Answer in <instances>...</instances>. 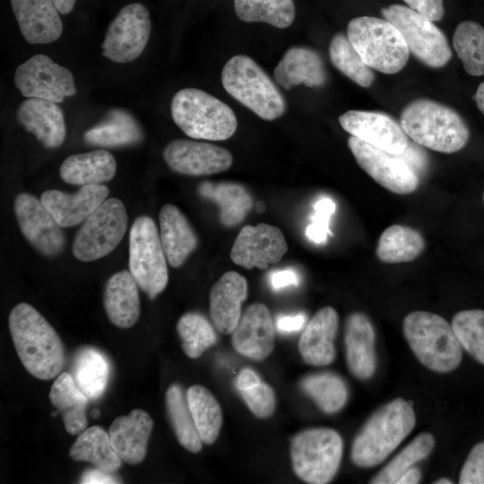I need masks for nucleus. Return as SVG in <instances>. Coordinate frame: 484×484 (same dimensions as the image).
<instances>
[{
    "label": "nucleus",
    "instance_id": "49530a36",
    "mask_svg": "<svg viewBox=\"0 0 484 484\" xmlns=\"http://www.w3.org/2000/svg\"><path fill=\"white\" fill-rule=\"evenodd\" d=\"M336 209L335 203L329 197H321L314 203L312 222L306 229L307 238L315 243H324L332 236L329 229L331 216Z\"/></svg>",
    "mask_w": 484,
    "mask_h": 484
},
{
    "label": "nucleus",
    "instance_id": "412c9836",
    "mask_svg": "<svg viewBox=\"0 0 484 484\" xmlns=\"http://www.w3.org/2000/svg\"><path fill=\"white\" fill-rule=\"evenodd\" d=\"M375 329L368 316L362 312L350 314L345 322V357L349 371L357 379L367 380L375 374Z\"/></svg>",
    "mask_w": 484,
    "mask_h": 484
},
{
    "label": "nucleus",
    "instance_id": "c9c22d12",
    "mask_svg": "<svg viewBox=\"0 0 484 484\" xmlns=\"http://www.w3.org/2000/svg\"><path fill=\"white\" fill-rule=\"evenodd\" d=\"M186 399L194 422L203 444H213L220 432L223 415L214 395L201 385H191Z\"/></svg>",
    "mask_w": 484,
    "mask_h": 484
},
{
    "label": "nucleus",
    "instance_id": "6e6552de",
    "mask_svg": "<svg viewBox=\"0 0 484 484\" xmlns=\"http://www.w3.org/2000/svg\"><path fill=\"white\" fill-rule=\"evenodd\" d=\"M342 454V437L330 428L302 430L292 437L290 445L293 471L309 484L329 483L340 468Z\"/></svg>",
    "mask_w": 484,
    "mask_h": 484
},
{
    "label": "nucleus",
    "instance_id": "2f4dec72",
    "mask_svg": "<svg viewBox=\"0 0 484 484\" xmlns=\"http://www.w3.org/2000/svg\"><path fill=\"white\" fill-rule=\"evenodd\" d=\"M87 144L102 147L131 145L143 140V132L137 121L127 111L115 108L105 119L84 133Z\"/></svg>",
    "mask_w": 484,
    "mask_h": 484
},
{
    "label": "nucleus",
    "instance_id": "680f3d73",
    "mask_svg": "<svg viewBox=\"0 0 484 484\" xmlns=\"http://www.w3.org/2000/svg\"><path fill=\"white\" fill-rule=\"evenodd\" d=\"M433 483L434 484H453L454 482L450 479L440 478V479L436 480Z\"/></svg>",
    "mask_w": 484,
    "mask_h": 484
},
{
    "label": "nucleus",
    "instance_id": "ddd939ff",
    "mask_svg": "<svg viewBox=\"0 0 484 484\" xmlns=\"http://www.w3.org/2000/svg\"><path fill=\"white\" fill-rule=\"evenodd\" d=\"M348 145L359 167L387 190L407 194L415 191L419 176L401 154H394L350 136Z\"/></svg>",
    "mask_w": 484,
    "mask_h": 484
},
{
    "label": "nucleus",
    "instance_id": "f257e3e1",
    "mask_svg": "<svg viewBox=\"0 0 484 484\" xmlns=\"http://www.w3.org/2000/svg\"><path fill=\"white\" fill-rule=\"evenodd\" d=\"M9 330L17 355L34 377H56L65 364L63 342L50 324L28 303L17 304L8 317Z\"/></svg>",
    "mask_w": 484,
    "mask_h": 484
},
{
    "label": "nucleus",
    "instance_id": "09e8293b",
    "mask_svg": "<svg viewBox=\"0 0 484 484\" xmlns=\"http://www.w3.org/2000/svg\"><path fill=\"white\" fill-rule=\"evenodd\" d=\"M460 484H484V441L469 453L459 476Z\"/></svg>",
    "mask_w": 484,
    "mask_h": 484
},
{
    "label": "nucleus",
    "instance_id": "79ce46f5",
    "mask_svg": "<svg viewBox=\"0 0 484 484\" xmlns=\"http://www.w3.org/2000/svg\"><path fill=\"white\" fill-rule=\"evenodd\" d=\"M434 445L435 438L430 433L423 432L419 434L371 478L369 483L396 484L400 477L408 469L430 454Z\"/></svg>",
    "mask_w": 484,
    "mask_h": 484
},
{
    "label": "nucleus",
    "instance_id": "e2e57ef3",
    "mask_svg": "<svg viewBox=\"0 0 484 484\" xmlns=\"http://www.w3.org/2000/svg\"><path fill=\"white\" fill-rule=\"evenodd\" d=\"M483 202H484V194H483Z\"/></svg>",
    "mask_w": 484,
    "mask_h": 484
},
{
    "label": "nucleus",
    "instance_id": "9d476101",
    "mask_svg": "<svg viewBox=\"0 0 484 484\" xmlns=\"http://www.w3.org/2000/svg\"><path fill=\"white\" fill-rule=\"evenodd\" d=\"M126 228L124 203L117 198L106 199L77 231L72 246L73 255L83 262L106 256L118 246Z\"/></svg>",
    "mask_w": 484,
    "mask_h": 484
},
{
    "label": "nucleus",
    "instance_id": "13d9d810",
    "mask_svg": "<svg viewBox=\"0 0 484 484\" xmlns=\"http://www.w3.org/2000/svg\"><path fill=\"white\" fill-rule=\"evenodd\" d=\"M53 3L61 14H68L73 11L76 0H53Z\"/></svg>",
    "mask_w": 484,
    "mask_h": 484
},
{
    "label": "nucleus",
    "instance_id": "0eeeda50",
    "mask_svg": "<svg viewBox=\"0 0 484 484\" xmlns=\"http://www.w3.org/2000/svg\"><path fill=\"white\" fill-rule=\"evenodd\" d=\"M347 36L371 69L393 74L407 64L410 51L398 29L385 19L372 16L350 21Z\"/></svg>",
    "mask_w": 484,
    "mask_h": 484
},
{
    "label": "nucleus",
    "instance_id": "c85d7f7f",
    "mask_svg": "<svg viewBox=\"0 0 484 484\" xmlns=\"http://www.w3.org/2000/svg\"><path fill=\"white\" fill-rule=\"evenodd\" d=\"M160 241L170 266H181L196 248L197 237L180 210L167 203L160 211Z\"/></svg>",
    "mask_w": 484,
    "mask_h": 484
},
{
    "label": "nucleus",
    "instance_id": "f704fd0d",
    "mask_svg": "<svg viewBox=\"0 0 484 484\" xmlns=\"http://www.w3.org/2000/svg\"><path fill=\"white\" fill-rule=\"evenodd\" d=\"M424 247L425 240L418 230L395 224L383 231L376 253L381 262L398 264L414 260Z\"/></svg>",
    "mask_w": 484,
    "mask_h": 484
},
{
    "label": "nucleus",
    "instance_id": "864d4df0",
    "mask_svg": "<svg viewBox=\"0 0 484 484\" xmlns=\"http://www.w3.org/2000/svg\"><path fill=\"white\" fill-rule=\"evenodd\" d=\"M307 322L303 313L296 315H280L276 317L275 327L280 333H295L301 330Z\"/></svg>",
    "mask_w": 484,
    "mask_h": 484
},
{
    "label": "nucleus",
    "instance_id": "b1692460",
    "mask_svg": "<svg viewBox=\"0 0 484 484\" xmlns=\"http://www.w3.org/2000/svg\"><path fill=\"white\" fill-rule=\"evenodd\" d=\"M248 286L237 272H225L212 287L209 296L210 315L214 327L223 334L231 333L237 326Z\"/></svg>",
    "mask_w": 484,
    "mask_h": 484
},
{
    "label": "nucleus",
    "instance_id": "37998d69",
    "mask_svg": "<svg viewBox=\"0 0 484 484\" xmlns=\"http://www.w3.org/2000/svg\"><path fill=\"white\" fill-rule=\"evenodd\" d=\"M329 56L332 64L358 85L368 88L373 84V69L366 65L345 34L333 36L329 46Z\"/></svg>",
    "mask_w": 484,
    "mask_h": 484
},
{
    "label": "nucleus",
    "instance_id": "f3484780",
    "mask_svg": "<svg viewBox=\"0 0 484 484\" xmlns=\"http://www.w3.org/2000/svg\"><path fill=\"white\" fill-rule=\"evenodd\" d=\"M163 158L174 172L188 176H204L229 169L231 153L220 146L192 140H174L163 151Z\"/></svg>",
    "mask_w": 484,
    "mask_h": 484
},
{
    "label": "nucleus",
    "instance_id": "4be33fe9",
    "mask_svg": "<svg viewBox=\"0 0 484 484\" xmlns=\"http://www.w3.org/2000/svg\"><path fill=\"white\" fill-rule=\"evenodd\" d=\"M338 324V314L332 307L320 308L307 322L298 344L299 354L306 364L322 367L334 361V340Z\"/></svg>",
    "mask_w": 484,
    "mask_h": 484
},
{
    "label": "nucleus",
    "instance_id": "603ef678",
    "mask_svg": "<svg viewBox=\"0 0 484 484\" xmlns=\"http://www.w3.org/2000/svg\"><path fill=\"white\" fill-rule=\"evenodd\" d=\"M269 282L272 290H280L290 286H298L299 276L293 269L275 270L269 274Z\"/></svg>",
    "mask_w": 484,
    "mask_h": 484
},
{
    "label": "nucleus",
    "instance_id": "a19ab883",
    "mask_svg": "<svg viewBox=\"0 0 484 484\" xmlns=\"http://www.w3.org/2000/svg\"><path fill=\"white\" fill-rule=\"evenodd\" d=\"M453 47L463 68L471 75L484 74V28L476 22H460L453 36Z\"/></svg>",
    "mask_w": 484,
    "mask_h": 484
},
{
    "label": "nucleus",
    "instance_id": "c03bdc74",
    "mask_svg": "<svg viewBox=\"0 0 484 484\" xmlns=\"http://www.w3.org/2000/svg\"><path fill=\"white\" fill-rule=\"evenodd\" d=\"M177 332L183 351L190 359H198L217 341L214 327L198 312L184 314L177 321Z\"/></svg>",
    "mask_w": 484,
    "mask_h": 484
},
{
    "label": "nucleus",
    "instance_id": "58836bf2",
    "mask_svg": "<svg viewBox=\"0 0 484 484\" xmlns=\"http://www.w3.org/2000/svg\"><path fill=\"white\" fill-rule=\"evenodd\" d=\"M109 371L108 361L100 351L85 348L74 358L72 376L88 398L95 400L103 394Z\"/></svg>",
    "mask_w": 484,
    "mask_h": 484
},
{
    "label": "nucleus",
    "instance_id": "9b49d317",
    "mask_svg": "<svg viewBox=\"0 0 484 484\" xmlns=\"http://www.w3.org/2000/svg\"><path fill=\"white\" fill-rule=\"evenodd\" d=\"M383 17L402 35L410 53L424 65L440 68L452 57L448 40L433 22L409 6L392 4L381 10Z\"/></svg>",
    "mask_w": 484,
    "mask_h": 484
},
{
    "label": "nucleus",
    "instance_id": "2eb2a0df",
    "mask_svg": "<svg viewBox=\"0 0 484 484\" xmlns=\"http://www.w3.org/2000/svg\"><path fill=\"white\" fill-rule=\"evenodd\" d=\"M13 206L20 229L31 246L48 257L63 251L65 242L62 227L40 200L22 193L15 197Z\"/></svg>",
    "mask_w": 484,
    "mask_h": 484
},
{
    "label": "nucleus",
    "instance_id": "5701e85b",
    "mask_svg": "<svg viewBox=\"0 0 484 484\" xmlns=\"http://www.w3.org/2000/svg\"><path fill=\"white\" fill-rule=\"evenodd\" d=\"M152 428V419L141 409H134L129 414L119 416L113 420L108 435L122 462L136 465L143 461Z\"/></svg>",
    "mask_w": 484,
    "mask_h": 484
},
{
    "label": "nucleus",
    "instance_id": "c756f323",
    "mask_svg": "<svg viewBox=\"0 0 484 484\" xmlns=\"http://www.w3.org/2000/svg\"><path fill=\"white\" fill-rule=\"evenodd\" d=\"M117 170L114 156L106 150H95L67 157L60 167L61 178L72 185H99L113 178Z\"/></svg>",
    "mask_w": 484,
    "mask_h": 484
},
{
    "label": "nucleus",
    "instance_id": "f8f14e48",
    "mask_svg": "<svg viewBox=\"0 0 484 484\" xmlns=\"http://www.w3.org/2000/svg\"><path fill=\"white\" fill-rule=\"evenodd\" d=\"M148 9L140 3L124 6L109 24L102 42V55L116 63L135 60L144 50L151 34Z\"/></svg>",
    "mask_w": 484,
    "mask_h": 484
},
{
    "label": "nucleus",
    "instance_id": "4d7b16f0",
    "mask_svg": "<svg viewBox=\"0 0 484 484\" xmlns=\"http://www.w3.org/2000/svg\"><path fill=\"white\" fill-rule=\"evenodd\" d=\"M421 476L420 470L412 466L400 477L396 484H417L420 481Z\"/></svg>",
    "mask_w": 484,
    "mask_h": 484
},
{
    "label": "nucleus",
    "instance_id": "a878e982",
    "mask_svg": "<svg viewBox=\"0 0 484 484\" xmlns=\"http://www.w3.org/2000/svg\"><path fill=\"white\" fill-rule=\"evenodd\" d=\"M20 30L30 44H48L63 31L59 12L53 0H10Z\"/></svg>",
    "mask_w": 484,
    "mask_h": 484
},
{
    "label": "nucleus",
    "instance_id": "20e7f679",
    "mask_svg": "<svg viewBox=\"0 0 484 484\" xmlns=\"http://www.w3.org/2000/svg\"><path fill=\"white\" fill-rule=\"evenodd\" d=\"M404 337L417 359L437 373L455 370L462 359V348L450 324L439 315L414 311L403 319Z\"/></svg>",
    "mask_w": 484,
    "mask_h": 484
},
{
    "label": "nucleus",
    "instance_id": "ea45409f",
    "mask_svg": "<svg viewBox=\"0 0 484 484\" xmlns=\"http://www.w3.org/2000/svg\"><path fill=\"white\" fill-rule=\"evenodd\" d=\"M237 16L246 22H265L276 28L290 26L296 16L293 0H234Z\"/></svg>",
    "mask_w": 484,
    "mask_h": 484
},
{
    "label": "nucleus",
    "instance_id": "3c124183",
    "mask_svg": "<svg viewBox=\"0 0 484 484\" xmlns=\"http://www.w3.org/2000/svg\"><path fill=\"white\" fill-rule=\"evenodd\" d=\"M401 155L419 177L427 170V154L419 144L409 141L407 147Z\"/></svg>",
    "mask_w": 484,
    "mask_h": 484
},
{
    "label": "nucleus",
    "instance_id": "8fccbe9b",
    "mask_svg": "<svg viewBox=\"0 0 484 484\" xmlns=\"http://www.w3.org/2000/svg\"><path fill=\"white\" fill-rule=\"evenodd\" d=\"M410 8L431 22L441 21L445 14L443 0H403Z\"/></svg>",
    "mask_w": 484,
    "mask_h": 484
},
{
    "label": "nucleus",
    "instance_id": "bf43d9fd",
    "mask_svg": "<svg viewBox=\"0 0 484 484\" xmlns=\"http://www.w3.org/2000/svg\"><path fill=\"white\" fill-rule=\"evenodd\" d=\"M474 99L478 108L484 114V82L479 85Z\"/></svg>",
    "mask_w": 484,
    "mask_h": 484
},
{
    "label": "nucleus",
    "instance_id": "dca6fc26",
    "mask_svg": "<svg viewBox=\"0 0 484 484\" xmlns=\"http://www.w3.org/2000/svg\"><path fill=\"white\" fill-rule=\"evenodd\" d=\"M288 244L281 230L272 225H247L238 233L230 251L234 264L246 269H266L281 260Z\"/></svg>",
    "mask_w": 484,
    "mask_h": 484
},
{
    "label": "nucleus",
    "instance_id": "39448f33",
    "mask_svg": "<svg viewBox=\"0 0 484 484\" xmlns=\"http://www.w3.org/2000/svg\"><path fill=\"white\" fill-rule=\"evenodd\" d=\"M175 124L189 137L223 141L237 130L233 110L212 95L194 88L177 91L170 104Z\"/></svg>",
    "mask_w": 484,
    "mask_h": 484
},
{
    "label": "nucleus",
    "instance_id": "f03ea898",
    "mask_svg": "<svg viewBox=\"0 0 484 484\" xmlns=\"http://www.w3.org/2000/svg\"><path fill=\"white\" fill-rule=\"evenodd\" d=\"M416 424L413 402L396 398L374 411L355 436L352 462L362 468L385 461L407 437Z\"/></svg>",
    "mask_w": 484,
    "mask_h": 484
},
{
    "label": "nucleus",
    "instance_id": "a211bd4d",
    "mask_svg": "<svg viewBox=\"0 0 484 484\" xmlns=\"http://www.w3.org/2000/svg\"><path fill=\"white\" fill-rule=\"evenodd\" d=\"M339 122L350 135L391 153H402L409 143L401 125L383 112L349 110Z\"/></svg>",
    "mask_w": 484,
    "mask_h": 484
},
{
    "label": "nucleus",
    "instance_id": "aec40b11",
    "mask_svg": "<svg viewBox=\"0 0 484 484\" xmlns=\"http://www.w3.org/2000/svg\"><path fill=\"white\" fill-rule=\"evenodd\" d=\"M109 189L105 185L82 186L73 194L59 190H47L40 201L62 228L84 221L108 197Z\"/></svg>",
    "mask_w": 484,
    "mask_h": 484
},
{
    "label": "nucleus",
    "instance_id": "cd10ccee",
    "mask_svg": "<svg viewBox=\"0 0 484 484\" xmlns=\"http://www.w3.org/2000/svg\"><path fill=\"white\" fill-rule=\"evenodd\" d=\"M138 284L129 271L113 274L107 281L103 305L109 321L119 328H129L139 319Z\"/></svg>",
    "mask_w": 484,
    "mask_h": 484
},
{
    "label": "nucleus",
    "instance_id": "6e6d98bb",
    "mask_svg": "<svg viewBox=\"0 0 484 484\" xmlns=\"http://www.w3.org/2000/svg\"><path fill=\"white\" fill-rule=\"evenodd\" d=\"M261 382L259 376L251 368L242 369L237 379L236 387L239 392L246 391L257 385Z\"/></svg>",
    "mask_w": 484,
    "mask_h": 484
},
{
    "label": "nucleus",
    "instance_id": "7c9ffc66",
    "mask_svg": "<svg viewBox=\"0 0 484 484\" xmlns=\"http://www.w3.org/2000/svg\"><path fill=\"white\" fill-rule=\"evenodd\" d=\"M51 404L61 414L65 428L71 435L82 433L87 427L88 396L76 385L71 373H60L50 392Z\"/></svg>",
    "mask_w": 484,
    "mask_h": 484
},
{
    "label": "nucleus",
    "instance_id": "4468645a",
    "mask_svg": "<svg viewBox=\"0 0 484 484\" xmlns=\"http://www.w3.org/2000/svg\"><path fill=\"white\" fill-rule=\"evenodd\" d=\"M14 82L24 97L56 103L76 93L71 71L43 54L35 55L20 65L15 71Z\"/></svg>",
    "mask_w": 484,
    "mask_h": 484
},
{
    "label": "nucleus",
    "instance_id": "72a5a7b5",
    "mask_svg": "<svg viewBox=\"0 0 484 484\" xmlns=\"http://www.w3.org/2000/svg\"><path fill=\"white\" fill-rule=\"evenodd\" d=\"M69 455L74 461L90 462L108 472H116L122 465L108 432L99 426L85 428L70 447Z\"/></svg>",
    "mask_w": 484,
    "mask_h": 484
},
{
    "label": "nucleus",
    "instance_id": "a18cd8bd",
    "mask_svg": "<svg viewBox=\"0 0 484 484\" xmlns=\"http://www.w3.org/2000/svg\"><path fill=\"white\" fill-rule=\"evenodd\" d=\"M451 324L462 348L484 365V310L460 311L454 315Z\"/></svg>",
    "mask_w": 484,
    "mask_h": 484
},
{
    "label": "nucleus",
    "instance_id": "4c0bfd02",
    "mask_svg": "<svg viewBox=\"0 0 484 484\" xmlns=\"http://www.w3.org/2000/svg\"><path fill=\"white\" fill-rule=\"evenodd\" d=\"M165 403L170 425L179 444L189 452H200L203 443L190 412L186 394L178 384L168 387Z\"/></svg>",
    "mask_w": 484,
    "mask_h": 484
},
{
    "label": "nucleus",
    "instance_id": "6ab92c4d",
    "mask_svg": "<svg viewBox=\"0 0 484 484\" xmlns=\"http://www.w3.org/2000/svg\"><path fill=\"white\" fill-rule=\"evenodd\" d=\"M275 324L268 307L263 303H253L242 313L231 333V344L240 355L261 361L274 348Z\"/></svg>",
    "mask_w": 484,
    "mask_h": 484
},
{
    "label": "nucleus",
    "instance_id": "e433bc0d",
    "mask_svg": "<svg viewBox=\"0 0 484 484\" xmlns=\"http://www.w3.org/2000/svg\"><path fill=\"white\" fill-rule=\"evenodd\" d=\"M299 386L322 411L328 414L341 411L349 396L345 381L333 372L307 375L300 380Z\"/></svg>",
    "mask_w": 484,
    "mask_h": 484
},
{
    "label": "nucleus",
    "instance_id": "052dcab7",
    "mask_svg": "<svg viewBox=\"0 0 484 484\" xmlns=\"http://www.w3.org/2000/svg\"><path fill=\"white\" fill-rule=\"evenodd\" d=\"M255 209L256 212L263 213L266 210V204L263 201H257Z\"/></svg>",
    "mask_w": 484,
    "mask_h": 484
},
{
    "label": "nucleus",
    "instance_id": "7ed1b4c3",
    "mask_svg": "<svg viewBox=\"0 0 484 484\" xmlns=\"http://www.w3.org/2000/svg\"><path fill=\"white\" fill-rule=\"evenodd\" d=\"M400 125L414 143L444 153L462 150L470 138L468 125L456 110L428 99L407 104Z\"/></svg>",
    "mask_w": 484,
    "mask_h": 484
},
{
    "label": "nucleus",
    "instance_id": "de8ad7c7",
    "mask_svg": "<svg viewBox=\"0 0 484 484\" xmlns=\"http://www.w3.org/2000/svg\"><path fill=\"white\" fill-rule=\"evenodd\" d=\"M240 396L251 411L261 419L272 416L276 407V396L273 389L265 382L246 391H241Z\"/></svg>",
    "mask_w": 484,
    "mask_h": 484
},
{
    "label": "nucleus",
    "instance_id": "1a4fd4ad",
    "mask_svg": "<svg viewBox=\"0 0 484 484\" xmlns=\"http://www.w3.org/2000/svg\"><path fill=\"white\" fill-rule=\"evenodd\" d=\"M129 272L151 299L169 281L167 258L156 224L146 215L137 217L130 229Z\"/></svg>",
    "mask_w": 484,
    "mask_h": 484
},
{
    "label": "nucleus",
    "instance_id": "473e14b6",
    "mask_svg": "<svg viewBox=\"0 0 484 484\" xmlns=\"http://www.w3.org/2000/svg\"><path fill=\"white\" fill-rule=\"evenodd\" d=\"M199 194L217 203L220 221L226 227H233L247 215L253 206L249 192L242 185L232 182H203L198 187Z\"/></svg>",
    "mask_w": 484,
    "mask_h": 484
},
{
    "label": "nucleus",
    "instance_id": "393cba45",
    "mask_svg": "<svg viewBox=\"0 0 484 484\" xmlns=\"http://www.w3.org/2000/svg\"><path fill=\"white\" fill-rule=\"evenodd\" d=\"M16 117L22 127L35 135L46 148L55 149L64 143L66 127L63 111L57 103L28 98L20 104Z\"/></svg>",
    "mask_w": 484,
    "mask_h": 484
},
{
    "label": "nucleus",
    "instance_id": "423d86ee",
    "mask_svg": "<svg viewBox=\"0 0 484 484\" xmlns=\"http://www.w3.org/2000/svg\"><path fill=\"white\" fill-rule=\"evenodd\" d=\"M221 82L226 91L259 117H281L286 101L269 75L249 56L237 55L224 65Z\"/></svg>",
    "mask_w": 484,
    "mask_h": 484
},
{
    "label": "nucleus",
    "instance_id": "5fc2aeb1",
    "mask_svg": "<svg viewBox=\"0 0 484 484\" xmlns=\"http://www.w3.org/2000/svg\"><path fill=\"white\" fill-rule=\"evenodd\" d=\"M119 479L115 472H108L95 468L85 471L81 478L80 483L82 484H103V483H120Z\"/></svg>",
    "mask_w": 484,
    "mask_h": 484
},
{
    "label": "nucleus",
    "instance_id": "bb28decb",
    "mask_svg": "<svg viewBox=\"0 0 484 484\" xmlns=\"http://www.w3.org/2000/svg\"><path fill=\"white\" fill-rule=\"evenodd\" d=\"M273 74L276 82L286 90L298 84L321 87L327 80L321 56L315 50L302 47L288 49Z\"/></svg>",
    "mask_w": 484,
    "mask_h": 484
}]
</instances>
